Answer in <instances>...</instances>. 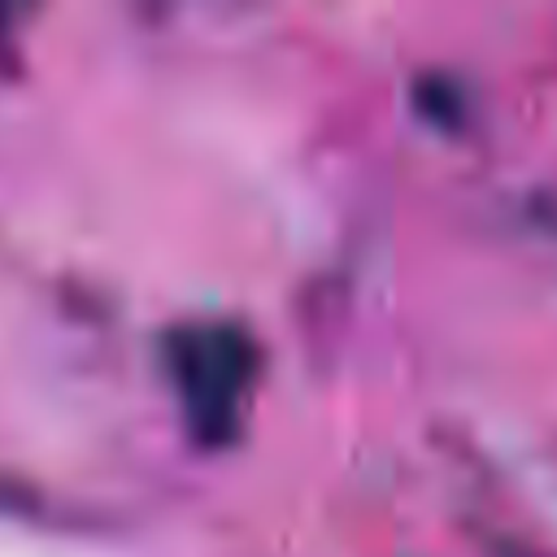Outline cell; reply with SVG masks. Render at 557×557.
Here are the masks:
<instances>
[{
	"mask_svg": "<svg viewBox=\"0 0 557 557\" xmlns=\"http://www.w3.org/2000/svg\"><path fill=\"white\" fill-rule=\"evenodd\" d=\"M165 361L191 426L205 440H226L257 379V344L235 322H187L170 335Z\"/></svg>",
	"mask_w": 557,
	"mask_h": 557,
	"instance_id": "1",
	"label": "cell"
}]
</instances>
